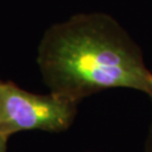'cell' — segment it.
Returning a JSON list of instances; mask_svg holds the SVG:
<instances>
[{"mask_svg": "<svg viewBox=\"0 0 152 152\" xmlns=\"http://www.w3.org/2000/svg\"><path fill=\"white\" fill-rule=\"evenodd\" d=\"M36 63L50 92L77 104L117 88L152 99V71L141 48L108 14H76L50 26L38 44Z\"/></svg>", "mask_w": 152, "mask_h": 152, "instance_id": "cell-1", "label": "cell"}, {"mask_svg": "<svg viewBox=\"0 0 152 152\" xmlns=\"http://www.w3.org/2000/svg\"><path fill=\"white\" fill-rule=\"evenodd\" d=\"M78 104L49 92L37 95L11 81H0V135L22 131L64 132L76 118Z\"/></svg>", "mask_w": 152, "mask_h": 152, "instance_id": "cell-2", "label": "cell"}, {"mask_svg": "<svg viewBox=\"0 0 152 152\" xmlns=\"http://www.w3.org/2000/svg\"><path fill=\"white\" fill-rule=\"evenodd\" d=\"M152 103V99H151ZM142 152H152V114H151V122L149 125V129H148L147 137H145V141H144V147H143V151Z\"/></svg>", "mask_w": 152, "mask_h": 152, "instance_id": "cell-3", "label": "cell"}, {"mask_svg": "<svg viewBox=\"0 0 152 152\" xmlns=\"http://www.w3.org/2000/svg\"><path fill=\"white\" fill-rule=\"evenodd\" d=\"M7 144H8V137L0 135V152H7Z\"/></svg>", "mask_w": 152, "mask_h": 152, "instance_id": "cell-4", "label": "cell"}, {"mask_svg": "<svg viewBox=\"0 0 152 152\" xmlns=\"http://www.w3.org/2000/svg\"><path fill=\"white\" fill-rule=\"evenodd\" d=\"M0 81H1V80H0Z\"/></svg>", "mask_w": 152, "mask_h": 152, "instance_id": "cell-5", "label": "cell"}]
</instances>
